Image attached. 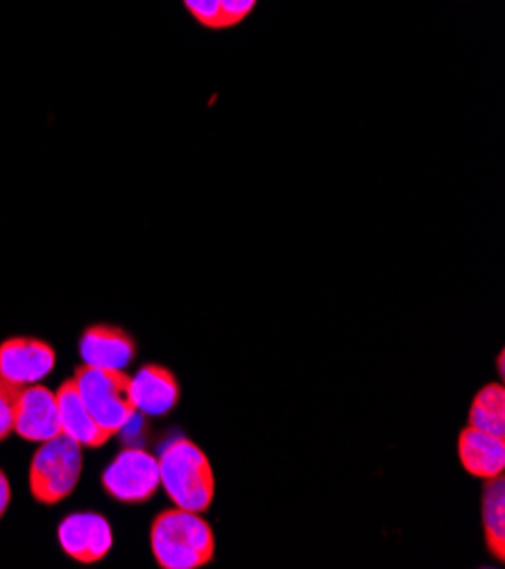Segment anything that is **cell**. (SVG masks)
Segmentation results:
<instances>
[{"instance_id": "obj_1", "label": "cell", "mask_w": 505, "mask_h": 569, "mask_svg": "<svg viewBox=\"0 0 505 569\" xmlns=\"http://www.w3.org/2000/svg\"><path fill=\"white\" fill-rule=\"evenodd\" d=\"M150 547L161 569H198L213 560L215 536L202 513L175 506L154 518Z\"/></svg>"}, {"instance_id": "obj_2", "label": "cell", "mask_w": 505, "mask_h": 569, "mask_svg": "<svg viewBox=\"0 0 505 569\" xmlns=\"http://www.w3.org/2000/svg\"><path fill=\"white\" fill-rule=\"evenodd\" d=\"M159 486L178 508L206 513L215 497V477L206 453L191 438H173L159 453Z\"/></svg>"}, {"instance_id": "obj_3", "label": "cell", "mask_w": 505, "mask_h": 569, "mask_svg": "<svg viewBox=\"0 0 505 569\" xmlns=\"http://www.w3.org/2000/svg\"><path fill=\"white\" fill-rule=\"evenodd\" d=\"M73 381L89 413L109 436L121 433L137 416L132 377L125 370H104L84 363L75 370Z\"/></svg>"}, {"instance_id": "obj_4", "label": "cell", "mask_w": 505, "mask_h": 569, "mask_svg": "<svg viewBox=\"0 0 505 569\" xmlns=\"http://www.w3.org/2000/svg\"><path fill=\"white\" fill-rule=\"evenodd\" d=\"M82 475V445L60 433L39 442L30 463V492L43 506L71 497Z\"/></svg>"}, {"instance_id": "obj_5", "label": "cell", "mask_w": 505, "mask_h": 569, "mask_svg": "<svg viewBox=\"0 0 505 569\" xmlns=\"http://www.w3.org/2000/svg\"><path fill=\"white\" fill-rule=\"evenodd\" d=\"M159 459L148 449L128 447L102 472V488L123 503H143L159 490Z\"/></svg>"}, {"instance_id": "obj_6", "label": "cell", "mask_w": 505, "mask_h": 569, "mask_svg": "<svg viewBox=\"0 0 505 569\" xmlns=\"http://www.w3.org/2000/svg\"><path fill=\"white\" fill-rule=\"evenodd\" d=\"M14 433L28 442H46L60 436L58 395L39 381L21 386L14 411Z\"/></svg>"}, {"instance_id": "obj_7", "label": "cell", "mask_w": 505, "mask_h": 569, "mask_svg": "<svg viewBox=\"0 0 505 569\" xmlns=\"http://www.w3.org/2000/svg\"><path fill=\"white\" fill-rule=\"evenodd\" d=\"M58 540L69 558L82 565H93L109 556L114 547V531L102 516L84 510V513H73L60 522Z\"/></svg>"}, {"instance_id": "obj_8", "label": "cell", "mask_w": 505, "mask_h": 569, "mask_svg": "<svg viewBox=\"0 0 505 569\" xmlns=\"http://www.w3.org/2000/svg\"><path fill=\"white\" fill-rule=\"evenodd\" d=\"M54 361H58V355L52 346L39 338L19 336L0 343V377L17 386L46 379L52 372Z\"/></svg>"}, {"instance_id": "obj_9", "label": "cell", "mask_w": 505, "mask_h": 569, "mask_svg": "<svg viewBox=\"0 0 505 569\" xmlns=\"http://www.w3.org/2000/svg\"><path fill=\"white\" fill-rule=\"evenodd\" d=\"M80 357L93 368L125 370L137 357V343L121 327L91 325L80 338Z\"/></svg>"}, {"instance_id": "obj_10", "label": "cell", "mask_w": 505, "mask_h": 569, "mask_svg": "<svg viewBox=\"0 0 505 569\" xmlns=\"http://www.w3.org/2000/svg\"><path fill=\"white\" fill-rule=\"evenodd\" d=\"M132 400L137 411L145 416H165L180 402V381L163 366H143L132 377Z\"/></svg>"}, {"instance_id": "obj_11", "label": "cell", "mask_w": 505, "mask_h": 569, "mask_svg": "<svg viewBox=\"0 0 505 569\" xmlns=\"http://www.w3.org/2000/svg\"><path fill=\"white\" fill-rule=\"evenodd\" d=\"M458 457L463 468L476 479H492L505 468V436L465 427L458 438Z\"/></svg>"}, {"instance_id": "obj_12", "label": "cell", "mask_w": 505, "mask_h": 569, "mask_svg": "<svg viewBox=\"0 0 505 569\" xmlns=\"http://www.w3.org/2000/svg\"><path fill=\"white\" fill-rule=\"evenodd\" d=\"M54 395H58L60 425H62L64 436H69L75 442H80L82 447H91V449L102 447V445L109 442L111 436L93 420L87 405L82 402V397H80L78 386H75L73 379L64 381Z\"/></svg>"}, {"instance_id": "obj_13", "label": "cell", "mask_w": 505, "mask_h": 569, "mask_svg": "<svg viewBox=\"0 0 505 569\" xmlns=\"http://www.w3.org/2000/svg\"><path fill=\"white\" fill-rule=\"evenodd\" d=\"M483 529L489 553L503 562L505 560V479L496 475L485 479L483 490Z\"/></svg>"}, {"instance_id": "obj_14", "label": "cell", "mask_w": 505, "mask_h": 569, "mask_svg": "<svg viewBox=\"0 0 505 569\" xmlns=\"http://www.w3.org/2000/svg\"><path fill=\"white\" fill-rule=\"evenodd\" d=\"M469 427L487 433L505 436V388L503 383H487L476 395L469 409Z\"/></svg>"}, {"instance_id": "obj_15", "label": "cell", "mask_w": 505, "mask_h": 569, "mask_svg": "<svg viewBox=\"0 0 505 569\" xmlns=\"http://www.w3.org/2000/svg\"><path fill=\"white\" fill-rule=\"evenodd\" d=\"M19 390L21 386L10 383L8 379L0 377V442L8 440L10 433H14V411Z\"/></svg>"}, {"instance_id": "obj_16", "label": "cell", "mask_w": 505, "mask_h": 569, "mask_svg": "<svg viewBox=\"0 0 505 569\" xmlns=\"http://www.w3.org/2000/svg\"><path fill=\"white\" fill-rule=\"evenodd\" d=\"M184 8L191 12V17L200 26L213 28V30L224 28L222 12H220V0H184Z\"/></svg>"}, {"instance_id": "obj_17", "label": "cell", "mask_w": 505, "mask_h": 569, "mask_svg": "<svg viewBox=\"0 0 505 569\" xmlns=\"http://www.w3.org/2000/svg\"><path fill=\"white\" fill-rule=\"evenodd\" d=\"M259 0H220V12L224 28L243 23L256 8Z\"/></svg>"}, {"instance_id": "obj_18", "label": "cell", "mask_w": 505, "mask_h": 569, "mask_svg": "<svg viewBox=\"0 0 505 569\" xmlns=\"http://www.w3.org/2000/svg\"><path fill=\"white\" fill-rule=\"evenodd\" d=\"M12 501V488H10V479L8 475L0 470V520L8 513V506Z\"/></svg>"}, {"instance_id": "obj_19", "label": "cell", "mask_w": 505, "mask_h": 569, "mask_svg": "<svg viewBox=\"0 0 505 569\" xmlns=\"http://www.w3.org/2000/svg\"><path fill=\"white\" fill-rule=\"evenodd\" d=\"M498 372H503V355L498 357Z\"/></svg>"}]
</instances>
